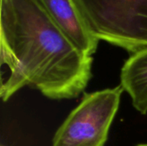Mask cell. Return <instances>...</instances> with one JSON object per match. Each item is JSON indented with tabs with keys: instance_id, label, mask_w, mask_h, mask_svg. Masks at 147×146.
Returning <instances> with one entry per match:
<instances>
[{
	"instance_id": "4",
	"label": "cell",
	"mask_w": 147,
	"mask_h": 146,
	"mask_svg": "<svg viewBox=\"0 0 147 146\" xmlns=\"http://www.w3.org/2000/svg\"><path fill=\"white\" fill-rule=\"evenodd\" d=\"M70 40L84 54L96 52L99 40L92 34L75 0H39Z\"/></svg>"
},
{
	"instance_id": "5",
	"label": "cell",
	"mask_w": 147,
	"mask_h": 146,
	"mask_svg": "<svg viewBox=\"0 0 147 146\" xmlns=\"http://www.w3.org/2000/svg\"><path fill=\"white\" fill-rule=\"evenodd\" d=\"M131 97L134 108L147 114V48L131 56L121 71V84Z\"/></svg>"
},
{
	"instance_id": "3",
	"label": "cell",
	"mask_w": 147,
	"mask_h": 146,
	"mask_svg": "<svg viewBox=\"0 0 147 146\" xmlns=\"http://www.w3.org/2000/svg\"><path fill=\"white\" fill-rule=\"evenodd\" d=\"M123 92L119 85L84 93L55 133L52 146H104Z\"/></svg>"
},
{
	"instance_id": "2",
	"label": "cell",
	"mask_w": 147,
	"mask_h": 146,
	"mask_svg": "<svg viewBox=\"0 0 147 146\" xmlns=\"http://www.w3.org/2000/svg\"><path fill=\"white\" fill-rule=\"evenodd\" d=\"M92 34L134 54L147 48V0H75Z\"/></svg>"
},
{
	"instance_id": "1",
	"label": "cell",
	"mask_w": 147,
	"mask_h": 146,
	"mask_svg": "<svg viewBox=\"0 0 147 146\" xmlns=\"http://www.w3.org/2000/svg\"><path fill=\"white\" fill-rule=\"evenodd\" d=\"M0 51L9 71L0 87L3 102L25 86L49 99H73L92 77L93 57L70 40L39 0H0Z\"/></svg>"
},
{
	"instance_id": "7",
	"label": "cell",
	"mask_w": 147,
	"mask_h": 146,
	"mask_svg": "<svg viewBox=\"0 0 147 146\" xmlns=\"http://www.w3.org/2000/svg\"><path fill=\"white\" fill-rule=\"evenodd\" d=\"M1 146H4V145H1Z\"/></svg>"
},
{
	"instance_id": "6",
	"label": "cell",
	"mask_w": 147,
	"mask_h": 146,
	"mask_svg": "<svg viewBox=\"0 0 147 146\" xmlns=\"http://www.w3.org/2000/svg\"><path fill=\"white\" fill-rule=\"evenodd\" d=\"M137 146H147V144H144V145H139Z\"/></svg>"
}]
</instances>
